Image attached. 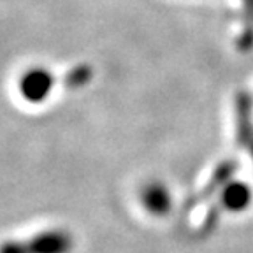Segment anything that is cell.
Here are the masks:
<instances>
[{"label":"cell","instance_id":"1","mask_svg":"<svg viewBox=\"0 0 253 253\" xmlns=\"http://www.w3.org/2000/svg\"><path fill=\"white\" fill-rule=\"evenodd\" d=\"M72 248L71 237L62 230L39 234L25 243H7L4 253H69Z\"/></svg>","mask_w":253,"mask_h":253},{"label":"cell","instance_id":"2","mask_svg":"<svg viewBox=\"0 0 253 253\" xmlns=\"http://www.w3.org/2000/svg\"><path fill=\"white\" fill-rule=\"evenodd\" d=\"M53 88V78L44 69H34L21 78L20 90L30 102H42Z\"/></svg>","mask_w":253,"mask_h":253},{"label":"cell","instance_id":"3","mask_svg":"<svg viewBox=\"0 0 253 253\" xmlns=\"http://www.w3.org/2000/svg\"><path fill=\"white\" fill-rule=\"evenodd\" d=\"M142 202L151 214L162 216V214L169 213L170 210V194L164 185L153 183V185L146 186L142 192Z\"/></svg>","mask_w":253,"mask_h":253},{"label":"cell","instance_id":"4","mask_svg":"<svg viewBox=\"0 0 253 253\" xmlns=\"http://www.w3.org/2000/svg\"><path fill=\"white\" fill-rule=\"evenodd\" d=\"M250 201H252V192L243 183H232V185L225 186L223 194H221V208H225L227 211H232V213L245 210Z\"/></svg>","mask_w":253,"mask_h":253},{"label":"cell","instance_id":"5","mask_svg":"<svg viewBox=\"0 0 253 253\" xmlns=\"http://www.w3.org/2000/svg\"><path fill=\"white\" fill-rule=\"evenodd\" d=\"M88 76H90V71H88V69H79V71H74L72 72L71 76H69V83L72 84V86H76V84H84L86 83V79H88ZM71 84H69V86H71Z\"/></svg>","mask_w":253,"mask_h":253}]
</instances>
